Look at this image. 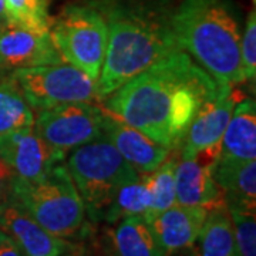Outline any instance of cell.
Returning <instances> with one entry per match:
<instances>
[{
    "label": "cell",
    "instance_id": "1",
    "mask_svg": "<svg viewBox=\"0 0 256 256\" xmlns=\"http://www.w3.org/2000/svg\"><path fill=\"white\" fill-rule=\"evenodd\" d=\"M220 84L182 50L168 54L106 98L104 110L180 151L194 117Z\"/></svg>",
    "mask_w": 256,
    "mask_h": 256
},
{
    "label": "cell",
    "instance_id": "2",
    "mask_svg": "<svg viewBox=\"0 0 256 256\" xmlns=\"http://www.w3.org/2000/svg\"><path fill=\"white\" fill-rule=\"evenodd\" d=\"M96 6L108 26L97 100H106L128 80L181 50L170 24V0H100Z\"/></svg>",
    "mask_w": 256,
    "mask_h": 256
},
{
    "label": "cell",
    "instance_id": "3",
    "mask_svg": "<svg viewBox=\"0 0 256 256\" xmlns=\"http://www.w3.org/2000/svg\"><path fill=\"white\" fill-rule=\"evenodd\" d=\"M170 24L180 48L218 84L245 82L242 34L228 0H184L172 10Z\"/></svg>",
    "mask_w": 256,
    "mask_h": 256
},
{
    "label": "cell",
    "instance_id": "4",
    "mask_svg": "<svg viewBox=\"0 0 256 256\" xmlns=\"http://www.w3.org/2000/svg\"><path fill=\"white\" fill-rule=\"evenodd\" d=\"M10 196L54 236L73 238L84 225L82 196L62 162L53 165L38 181H23L16 176Z\"/></svg>",
    "mask_w": 256,
    "mask_h": 256
},
{
    "label": "cell",
    "instance_id": "5",
    "mask_svg": "<svg viewBox=\"0 0 256 256\" xmlns=\"http://www.w3.org/2000/svg\"><path fill=\"white\" fill-rule=\"evenodd\" d=\"M66 168L94 220H101L120 186L140 175L104 136L73 150L66 156Z\"/></svg>",
    "mask_w": 256,
    "mask_h": 256
},
{
    "label": "cell",
    "instance_id": "6",
    "mask_svg": "<svg viewBox=\"0 0 256 256\" xmlns=\"http://www.w3.org/2000/svg\"><path fill=\"white\" fill-rule=\"evenodd\" d=\"M50 37L64 63L92 82L100 77L108 42L107 20L96 4H68L52 20Z\"/></svg>",
    "mask_w": 256,
    "mask_h": 256
},
{
    "label": "cell",
    "instance_id": "7",
    "mask_svg": "<svg viewBox=\"0 0 256 256\" xmlns=\"http://www.w3.org/2000/svg\"><path fill=\"white\" fill-rule=\"evenodd\" d=\"M10 76L18 84L30 108L37 112L64 104L97 100L96 82L68 63L18 68Z\"/></svg>",
    "mask_w": 256,
    "mask_h": 256
},
{
    "label": "cell",
    "instance_id": "8",
    "mask_svg": "<svg viewBox=\"0 0 256 256\" xmlns=\"http://www.w3.org/2000/svg\"><path fill=\"white\" fill-rule=\"evenodd\" d=\"M104 111L92 102H73L38 111L33 128L57 161L73 150L102 137Z\"/></svg>",
    "mask_w": 256,
    "mask_h": 256
},
{
    "label": "cell",
    "instance_id": "9",
    "mask_svg": "<svg viewBox=\"0 0 256 256\" xmlns=\"http://www.w3.org/2000/svg\"><path fill=\"white\" fill-rule=\"evenodd\" d=\"M220 146L201 151L192 158L178 160L175 166L176 204L210 210L225 204L224 194L215 181V165Z\"/></svg>",
    "mask_w": 256,
    "mask_h": 256
},
{
    "label": "cell",
    "instance_id": "10",
    "mask_svg": "<svg viewBox=\"0 0 256 256\" xmlns=\"http://www.w3.org/2000/svg\"><path fill=\"white\" fill-rule=\"evenodd\" d=\"M239 100L230 84H220L216 94L202 106L194 117L180 150L181 158H192L201 151L220 146L234 108Z\"/></svg>",
    "mask_w": 256,
    "mask_h": 256
},
{
    "label": "cell",
    "instance_id": "11",
    "mask_svg": "<svg viewBox=\"0 0 256 256\" xmlns=\"http://www.w3.org/2000/svg\"><path fill=\"white\" fill-rule=\"evenodd\" d=\"M0 229L16 242L23 256H62L72 250L66 239L46 230L12 196L0 202Z\"/></svg>",
    "mask_w": 256,
    "mask_h": 256
},
{
    "label": "cell",
    "instance_id": "12",
    "mask_svg": "<svg viewBox=\"0 0 256 256\" xmlns=\"http://www.w3.org/2000/svg\"><path fill=\"white\" fill-rule=\"evenodd\" d=\"M64 63L50 33H36L18 26L0 30V72Z\"/></svg>",
    "mask_w": 256,
    "mask_h": 256
},
{
    "label": "cell",
    "instance_id": "13",
    "mask_svg": "<svg viewBox=\"0 0 256 256\" xmlns=\"http://www.w3.org/2000/svg\"><path fill=\"white\" fill-rule=\"evenodd\" d=\"M0 156L18 180L38 181L57 161L33 127L20 128L0 136Z\"/></svg>",
    "mask_w": 256,
    "mask_h": 256
},
{
    "label": "cell",
    "instance_id": "14",
    "mask_svg": "<svg viewBox=\"0 0 256 256\" xmlns=\"http://www.w3.org/2000/svg\"><path fill=\"white\" fill-rule=\"evenodd\" d=\"M104 111L102 134L117 148L122 158L138 174H148L156 170L171 154L168 146L131 127L116 116Z\"/></svg>",
    "mask_w": 256,
    "mask_h": 256
},
{
    "label": "cell",
    "instance_id": "15",
    "mask_svg": "<svg viewBox=\"0 0 256 256\" xmlns=\"http://www.w3.org/2000/svg\"><path fill=\"white\" fill-rule=\"evenodd\" d=\"M208 210L175 204L148 220L165 256H174L195 246Z\"/></svg>",
    "mask_w": 256,
    "mask_h": 256
},
{
    "label": "cell",
    "instance_id": "16",
    "mask_svg": "<svg viewBox=\"0 0 256 256\" xmlns=\"http://www.w3.org/2000/svg\"><path fill=\"white\" fill-rule=\"evenodd\" d=\"M215 181L224 194L228 208L255 210L256 161L218 160L215 165Z\"/></svg>",
    "mask_w": 256,
    "mask_h": 256
},
{
    "label": "cell",
    "instance_id": "17",
    "mask_svg": "<svg viewBox=\"0 0 256 256\" xmlns=\"http://www.w3.org/2000/svg\"><path fill=\"white\" fill-rule=\"evenodd\" d=\"M220 158L256 160V102L254 98H244L236 102L220 140Z\"/></svg>",
    "mask_w": 256,
    "mask_h": 256
},
{
    "label": "cell",
    "instance_id": "18",
    "mask_svg": "<svg viewBox=\"0 0 256 256\" xmlns=\"http://www.w3.org/2000/svg\"><path fill=\"white\" fill-rule=\"evenodd\" d=\"M111 256H165L144 216H128L108 232Z\"/></svg>",
    "mask_w": 256,
    "mask_h": 256
},
{
    "label": "cell",
    "instance_id": "19",
    "mask_svg": "<svg viewBox=\"0 0 256 256\" xmlns=\"http://www.w3.org/2000/svg\"><path fill=\"white\" fill-rule=\"evenodd\" d=\"M196 242L198 256H234V225L226 204L206 212Z\"/></svg>",
    "mask_w": 256,
    "mask_h": 256
},
{
    "label": "cell",
    "instance_id": "20",
    "mask_svg": "<svg viewBox=\"0 0 256 256\" xmlns=\"http://www.w3.org/2000/svg\"><path fill=\"white\" fill-rule=\"evenodd\" d=\"M151 208V195L146 181V175L124 182L112 195L110 204L102 212L101 220L117 224L128 216H146Z\"/></svg>",
    "mask_w": 256,
    "mask_h": 256
},
{
    "label": "cell",
    "instance_id": "21",
    "mask_svg": "<svg viewBox=\"0 0 256 256\" xmlns=\"http://www.w3.org/2000/svg\"><path fill=\"white\" fill-rule=\"evenodd\" d=\"M34 112L12 76L0 82V136L20 128L33 127Z\"/></svg>",
    "mask_w": 256,
    "mask_h": 256
},
{
    "label": "cell",
    "instance_id": "22",
    "mask_svg": "<svg viewBox=\"0 0 256 256\" xmlns=\"http://www.w3.org/2000/svg\"><path fill=\"white\" fill-rule=\"evenodd\" d=\"M180 151H171L170 156L165 160L152 172L146 175V185L151 195V208L146 214V220L156 216V214L168 210L176 204L175 198V166L180 160Z\"/></svg>",
    "mask_w": 256,
    "mask_h": 256
},
{
    "label": "cell",
    "instance_id": "23",
    "mask_svg": "<svg viewBox=\"0 0 256 256\" xmlns=\"http://www.w3.org/2000/svg\"><path fill=\"white\" fill-rule=\"evenodd\" d=\"M14 26L36 33H50V0H4Z\"/></svg>",
    "mask_w": 256,
    "mask_h": 256
},
{
    "label": "cell",
    "instance_id": "24",
    "mask_svg": "<svg viewBox=\"0 0 256 256\" xmlns=\"http://www.w3.org/2000/svg\"><path fill=\"white\" fill-rule=\"evenodd\" d=\"M228 210L234 225V256H256L255 210Z\"/></svg>",
    "mask_w": 256,
    "mask_h": 256
},
{
    "label": "cell",
    "instance_id": "25",
    "mask_svg": "<svg viewBox=\"0 0 256 256\" xmlns=\"http://www.w3.org/2000/svg\"><path fill=\"white\" fill-rule=\"evenodd\" d=\"M240 56L242 70L245 80L255 82L256 77V14L255 10L249 13L245 24V32L240 36Z\"/></svg>",
    "mask_w": 256,
    "mask_h": 256
},
{
    "label": "cell",
    "instance_id": "26",
    "mask_svg": "<svg viewBox=\"0 0 256 256\" xmlns=\"http://www.w3.org/2000/svg\"><path fill=\"white\" fill-rule=\"evenodd\" d=\"M14 180H16V174L0 156V202L10 196Z\"/></svg>",
    "mask_w": 256,
    "mask_h": 256
},
{
    "label": "cell",
    "instance_id": "27",
    "mask_svg": "<svg viewBox=\"0 0 256 256\" xmlns=\"http://www.w3.org/2000/svg\"><path fill=\"white\" fill-rule=\"evenodd\" d=\"M0 256H23L16 242L0 229Z\"/></svg>",
    "mask_w": 256,
    "mask_h": 256
},
{
    "label": "cell",
    "instance_id": "28",
    "mask_svg": "<svg viewBox=\"0 0 256 256\" xmlns=\"http://www.w3.org/2000/svg\"><path fill=\"white\" fill-rule=\"evenodd\" d=\"M9 26H14V24H13L8 8L4 4V0H0V30L9 28Z\"/></svg>",
    "mask_w": 256,
    "mask_h": 256
},
{
    "label": "cell",
    "instance_id": "29",
    "mask_svg": "<svg viewBox=\"0 0 256 256\" xmlns=\"http://www.w3.org/2000/svg\"><path fill=\"white\" fill-rule=\"evenodd\" d=\"M174 256H198V252H196V249L194 246L191 248V249L182 250V252H180V254H175Z\"/></svg>",
    "mask_w": 256,
    "mask_h": 256
},
{
    "label": "cell",
    "instance_id": "30",
    "mask_svg": "<svg viewBox=\"0 0 256 256\" xmlns=\"http://www.w3.org/2000/svg\"><path fill=\"white\" fill-rule=\"evenodd\" d=\"M62 256H74V255H72V254H64V255H62Z\"/></svg>",
    "mask_w": 256,
    "mask_h": 256
}]
</instances>
